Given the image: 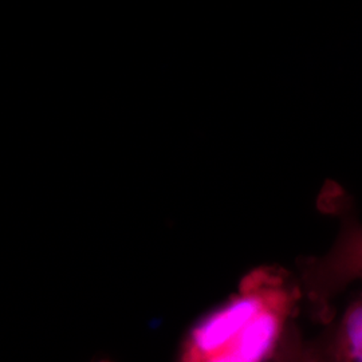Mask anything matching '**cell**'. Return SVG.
I'll list each match as a JSON object with an SVG mask.
<instances>
[{
  "label": "cell",
  "instance_id": "cell-2",
  "mask_svg": "<svg viewBox=\"0 0 362 362\" xmlns=\"http://www.w3.org/2000/svg\"><path fill=\"white\" fill-rule=\"evenodd\" d=\"M298 281L311 314L327 324L334 317V298L362 281L361 223L354 216H345L329 251L299 263Z\"/></svg>",
  "mask_w": 362,
  "mask_h": 362
},
{
  "label": "cell",
  "instance_id": "cell-5",
  "mask_svg": "<svg viewBox=\"0 0 362 362\" xmlns=\"http://www.w3.org/2000/svg\"><path fill=\"white\" fill-rule=\"evenodd\" d=\"M97 362H113V361H110V360H100V361H97Z\"/></svg>",
  "mask_w": 362,
  "mask_h": 362
},
{
  "label": "cell",
  "instance_id": "cell-1",
  "mask_svg": "<svg viewBox=\"0 0 362 362\" xmlns=\"http://www.w3.org/2000/svg\"><path fill=\"white\" fill-rule=\"evenodd\" d=\"M302 300L299 281L290 272L255 269L236 294L191 326L176 362H272Z\"/></svg>",
  "mask_w": 362,
  "mask_h": 362
},
{
  "label": "cell",
  "instance_id": "cell-4",
  "mask_svg": "<svg viewBox=\"0 0 362 362\" xmlns=\"http://www.w3.org/2000/svg\"><path fill=\"white\" fill-rule=\"evenodd\" d=\"M272 362H322L311 349L309 338L303 336L297 322H291L286 330Z\"/></svg>",
  "mask_w": 362,
  "mask_h": 362
},
{
  "label": "cell",
  "instance_id": "cell-3",
  "mask_svg": "<svg viewBox=\"0 0 362 362\" xmlns=\"http://www.w3.org/2000/svg\"><path fill=\"white\" fill-rule=\"evenodd\" d=\"M309 342L322 362H362V293Z\"/></svg>",
  "mask_w": 362,
  "mask_h": 362
}]
</instances>
